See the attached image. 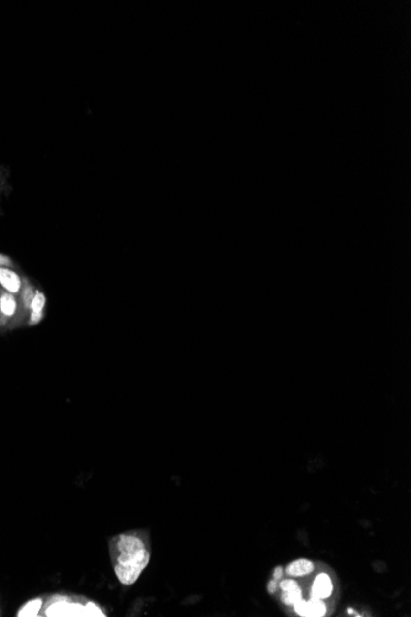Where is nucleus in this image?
Instances as JSON below:
<instances>
[{
	"instance_id": "nucleus-1",
	"label": "nucleus",
	"mask_w": 411,
	"mask_h": 617,
	"mask_svg": "<svg viewBox=\"0 0 411 617\" xmlns=\"http://www.w3.org/2000/svg\"><path fill=\"white\" fill-rule=\"evenodd\" d=\"M111 558L117 579L123 585H132L149 563V551L135 533H122L111 541Z\"/></svg>"
},
{
	"instance_id": "nucleus-11",
	"label": "nucleus",
	"mask_w": 411,
	"mask_h": 617,
	"mask_svg": "<svg viewBox=\"0 0 411 617\" xmlns=\"http://www.w3.org/2000/svg\"><path fill=\"white\" fill-rule=\"evenodd\" d=\"M86 616H105V612L101 610V607L97 604L91 601L85 602Z\"/></svg>"
},
{
	"instance_id": "nucleus-6",
	"label": "nucleus",
	"mask_w": 411,
	"mask_h": 617,
	"mask_svg": "<svg viewBox=\"0 0 411 617\" xmlns=\"http://www.w3.org/2000/svg\"><path fill=\"white\" fill-rule=\"evenodd\" d=\"M0 284L12 293L19 291L20 286H21L19 276L14 271L7 269H0Z\"/></svg>"
},
{
	"instance_id": "nucleus-15",
	"label": "nucleus",
	"mask_w": 411,
	"mask_h": 617,
	"mask_svg": "<svg viewBox=\"0 0 411 617\" xmlns=\"http://www.w3.org/2000/svg\"><path fill=\"white\" fill-rule=\"evenodd\" d=\"M10 264H11V261H10L9 258L0 254V266H1V265H10Z\"/></svg>"
},
{
	"instance_id": "nucleus-5",
	"label": "nucleus",
	"mask_w": 411,
	"mask_h": 617,
	"mask_svg": "<svg viewBox=\"0 0 411 617\" xmlns=\"http://www.w3.org/2000/svg\"><path fill=\"white\" fill-rule=\"evenodd\" d=\"M313 570H314V564L310 560L302 558V559L294 560V562L290 563L285 572L290 577H303V575H308L309 573H312Z\"/></svg>"
},
{
	"instance_id": "nucleus-8",
	"label": "nucleus",
	"mask_w": 411,
	"mask_h": 617,
	"mask_svg": "<svg viewBox=\"0 0 411 617\" xmlns=\"http://www.w3.org/2000/svg\"><path fill=\"white\" fill-rule=\"evenodd\" d=\"M0 311L6 317L12 316L16 311V302L10 293H4L0 297Z\"/></svg>"
},
{
	"instance_id": "nucleus-13",
	"label": "nucleus",
	"mask_w": 411,
	"mask_h": 617,
	"mask_svg": "<svg viewBox=\"0 0 411 617\" xmlns=\"http://www.w3.org/2000/svg\"><path fill=\"white\" fill-rule=\"evenodd\" d=\"M277 586H278V584H277V580H275V579H272V580H270V582H268V585H267V590H268V591H270V592H275V591H276V590H277Z\"/></svg>"
},
{
	"instance_id": "nucleus-14",
	"label": "nucleus",
	"mask_w": 411,
	"mask_h": 617,
	"mask_svg": "<svg viewBox=\"0 0 411 617\" xmlns=\"http://www.w3.org/2000/svg\"><path fill=\"white\" fill-rule=\"evenodd\" d=\"M282 575H283V569L281 567H277L275 570H273V579L275 580L282 579Z\"/></svg>"
},
{
	"instance_id": "nucleus-2",
	"label": "nucleus",
	"mask_w": 411,
	"mask_h": 617,
	"mask_svg": "<svg viewBox=\"0 0 411 617\" xmlns=\"http://www.w3.org/2000/svg\"><path fill=\"white\" fill-rule=\"evenodd\" d=\"M47 616H86L85 604L71 597L58 596L46 609Z\"/></svg>"
},
{
	"instance_id": "nucleus-7",
	"label": "nucleus",
	"mask_w": 411,
	"mask_h": 617,
	"mask_svg": "<svg viewBox=\"0 0 411 617\" xmlns=\"http://www.w3.org/2000/svg\"><path fill=\"white\" fill-rule=\"evenodd\" d=\"M44 303H46V298H44L43 293L37 292V293L34 294L33 301H32V303H31L32 314H31V319H30V324H37L39 321H41L42 311H43Z\"/></svg>"
},
{
	"instance_id": "nucleus-10",
	"label": "nucleus",
	"mask_w": 411,
	"mask_h": 617,
	"mask_svg": "<svg viewBox=\"0 0 411 617\" xmlns=\"http://www.w3.org/2000/svg\"><path fill=\"white\" fill-rule=\"evenodd\" d=\"M42 607V600L34 599L32 601L27 602L24 607L19 611V616H36Z\"/></svg>"
},
{
	"instance_id": "nucleus-12",
	"label": "nucleus",
	"mask_w": 411,
	"mask_h": 617,
	"mask_svg": "<svg viewBox=\"0 0 411 617\" xmlns=\"http://www.w3.org/2000/svg\"><path fill=\"white\" fill-rule=\"evenodd\" d=\"M33 292H32L31 287L26 286L24 290V303L26 308H30L31 307L32 301H33Z\"/></svg>"
},
{
	"instance_id": "nucleus-3",
	"label": "nucleus",
	"mask_w": 411,
	"mask_h": 617,
	"mask_svg": "<svg viewBox=\"0 0 411 617\" xmlns=\"http://www.w3.org/2000/svg\"><path fill=\"white\" fill-rule=\"evenodd\" d=\"M293 606H294L295 612L300 616L320 617L325 616L327 612L326 605H325V602H322V600L310 599L309 601H305L302 599Z\"/></svg>"
},
{
	"instance_id": "nucleus-4",
	"label": "nucleus",
	"mask_w": 411,
	"mask_h": 617,
	"mask_svg": "<svg viewBox=\"0 0 411 617\" xmlns=\"http://www.w3.org/2000/svg\"><path fill=\"white\" fill-rule=\"evenodd\" d=\"M332 590H334V585H332L331 578L326 573H320L319 575H316V578L314 579V583H313L312 591H310V599H327L331 595Z\"/></svg>"
},
{
	"instance_id": "nucleus-9",
	"label": "nucleus",
	"mask_w": 411,
	"mask_h": 617,
	"mask_svg": "<svg viewBox=\"0 0 411 617\" xmlns=\"http://www.w3.org/2000/svg\"><path fill=\"white\" fill-rule=\"evenodd\" d=\"M281 599H282L283 604L285 605L297 604L298 601H300L303 599L302 590H300L299 586H294L288 590H285V591H282V597Z\"/></svg>"
}]
</instances>
